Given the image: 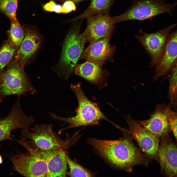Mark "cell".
I'll use <instances>...</instances> for the list:
<instances>
[{"instance_id": "1", "label": "cell", "mask_w": 177, "mask_h": 177, "mask_svg": "<svg viewBox=\"0 0 177 177\" xmlns=\"http://www.w3.org/2000/svg\"><path fill=\"white\" fill-rule=\"evenodd\" d=\"M124 135L117 140L90 138L88 142L113 166L128 172H131L136 165L147 166L150 159L141 153L130 137Z\"/></svg>"}, {"instance_id": "2", "label": "cell", "mask_w": 177, "mask_h": 177, "mask_svg": "<svg viewBox=\"0 0 177 177\" xmlns=\"http://www.w3.org/2000/svg\"><path fill=\"white\" fill-rule=\"evenodd\" d=\"M70 88L75 94L78 102V105L75 110L76 115L72 117L66 118L59 116L52 112L47 113L52 118L69 124L67 127L59 130V133L74 127L98 125L99 121L101 119L108 121L116 127H118V125L105 116L96 103L91 101L87 97L82 89L81 83L71 84Z\"/></svg>"}, {"instance_id": "3", "label": "cell", "mask_w": 177, "mask_h": 177, "mask_svg": "<svg viewBox=\"0 0 177 177\" xmlns=\"http://www.w3.org/2000/svg\"><path fill=\"white\" fill-rule=\"evenodd\" d=\"M20 63L13 59L0 76V102L11 95H26L38 91L25 74Z\"/></svg>"}, {"instance_id": "4", "label": "cell", "mask_w": 177, "mask_h": 177, "mask_svg": "<svg viewBox=\"0 0 177 177\" xmlns=\"http://www.w3.org/2000/svg\"><path fill=\"white\" fill-rule=\"evenodd\" d=\"M80 25L73 27L65 40L59 63V76L67 80L73 72L76 63L83 51L87 40L84 31L80 33Z\"/></svg>"}, {"instance_id": "5", "label": "cell", "mask_w": 177, "mask_h": 177, "mask_svg": "<svg viewBox=\"0 0 177 177\" xmlns=\"http://www.w3.org/2000/svg\"><path fill=\"white\" fill-rule=\"evenodd\" d=\"M176 3L167 4L160 0H139L134 2L124 13L112 17L114 24L129 20H142L164 13H170Z\"/></svg>"}, {"instance_id": "6", "label": "cell", "mask_w": 177, "mask_h": 177, "mask_svg": "<svg viewBox=\"0 0 177 177\" xmlns=\"http://www.w3.org/2000/svg\"><path fill=\"white\" fill-rule=\"evenodd\" d=\"M21 138L29 140L35 146L43 150H50L65 148L67 142L62 140L52 130L49 124H37L30 129H22Z\"/></svg>"}, {"instance_id": "7", "label": "cell", "mask_w": 177, "mask_h": 177, "mask_svg": "<svg viewBox=\"0 0 177 177\" xmlns=\"http://www.w3.org/2000/svg\"><path fill=\"white\" fill-rule=\"evenodd\" d=\"M21 145L27 150L34 153L44 161L47 167V177H66L67 165L64 149L43 150L37 147L29 140H23Z\"/></svg>"}, {"instance_id": "8", "label": "cell", "mask_w": 177, "mask_h": 177, "mask_svg": "<svg viewBox=\"0 0 177 177\" xmlns=\"http://www.w3.org/2000/svg\"><path fill=\"white\" fill-rule=\"evenodd\" d=\"M14 169L21 175L28 177H47V169L44 161L34 153L27 151H17L9 156Z\"/></svg>"}, {"instance_id": "9", "label": "cell", "mask_w": 177, "mask_h": 177, "mask_svg": "<svg viewBox=\"0 0 177 177\" xmlns=\"http://www.w3.org/2000/svg\"><path fill=\"white\" fill-rule=\"evenodd\" d=\"M124 118L129 127L127 132L132 136L146 156L150 159L157 161L160 137L135 121L130 115Z\"/></svg>"}, {"instance_id": "10", "label": "cell", "mask_w": 177, "mask_h": 177, "mask_svg": "<svg viewBox=\"0 0 177 177\" xmlns=\"http://www.w3.org/2000/svg\"><path fill=\"white\" fill-rule=\"evenodd\" d=\"M177 25L173 24L152 33L140 31L139 34L134 35L151 57L150 67L155 66L158 63L170 32Z\"/></svg>"}, {"instance_id": "11", "label": "cell", "mask_w": 177, "mask_h": 177, "mask_svg": "<svg viewBox=\"0 0 177 177\" xmlns=\"http://www.w3.org/2000/svg\"><path fill=\"white\" fill-rule=\"evenodd\" d=\"M20 98H17L8 116L0 118V142L12 139L11 133L13 130L18 128L30 129L34 122L33 117L27 116L23 112Z\"/></svg>"}, {"instance_id": "12", "label": "cell", "mask_w": 177, "mask_h": 177, "mask_svg": "<svg viewBox=\"0 0 177 177\" xmlns=\"http://www.w3.org/2000/svg\"><path fill=\"white\" fill-rule=\"evenodd\" d=\"M168 133L161 137L158 161L162 173L167 177H177V145Z\"/></svg>"}, {"instance_id": "13", "label": "cell", "mask_w": 177, "mask_h": 177, "mask_svg": "<svg viewBox=\"0 0 177 177\" xmlns=\"http://www.w3.org/2000/svg\"><path fill=\"white\" fill-rule=\"evenodd\" d=\"M111 37L102 38L90 43L83 50L80 59L102 65L106 61L113 62L116 47L110 44Z\"/></svg>"}, {"instance_id": "14", "label": "cell", "mask_w": 177, "mask_h": 177, "mask_svg": "<svg viewBox=\"0 0 177 177\" xmlns=\"http://www.w3.org/2000/svg\"><path fill=\"white\" fill-rule=\"evenodd\" d=\"M87 26L84 31L90 43L101 38L111 37L115 29L112 17L108 14H98L87 18Z\"/></svg>"}, {"instance_id": "15", "label": "cell", "mask_w": 177, "mask_h": 177, "mask_svg": "<svg viewBox=\"0 0 177 177\" xmlns=\"http://www.w3.org/2000/svg\"><path fill=\"white\" fill-rule=\"evenodd\" d=\"M103 65L86 61L82 64H76L73 72L101 89L107 85V79L109 76L108 72L103 68Z\"/></svg>"}, {"instance_id": "16", "label": "cell", "mask_w": 177, "mask_h": 177, "mask_svg": "<svg viewBox=\"0 0 177 177\" xmlns=\"http://www.w3.org/2000/svg\"><path fill=\"white\" fill-rule=\"evenodd\" d=\"M177 60V30L170 33L160 60L155 67L153 79L155 81L170 71Z\"/></svg>"}, {"instance_id": "17", "label": "cell", "mask_w": 177, "mask_h": 177, "mask_svg": "<svg viewBox=\"0 0 177 177\" xmlns=\"http://www.w3.org/2000/svg\"><path fill=\"white\" fill-rule=\"evenodd\" d=\"M165 104H158L150 118L137 121L143 127L155 135L160 137L171 132L169 121L165 111Z\"/></svg>"}, {"instance_id": "18", "label": "cell", "mask_w": 177, "mask_h": 177, "mask_svg": "<svg viewBox=\"0 0 177 177\" xmlns=\"http://www.w3.org/2000/svg\"><path fill=\"white\" fill-rule=\"evenodd\" d=\"M40 44V38L35 32L30 30H27L14 59L18 61L23 67L26 60L35 53Z\"/></svg>"}, {"instance_id": "19", "label": "cell", "mask_w": 177, "mask_h": 177, "mask_svg": "<svg viewBox=\"0 0 177 177\" xmlns=\"http://www.w3.org/2000/svg\"><path fill=\"white\" fill-rule=\"evenodd\" d=\"M114 0H90L87 9L79 15L72 19L71 21L87 18L98 14H108Z\"/></svg>"}, {"instance_id": "20", "label": "cell", "mask_w": 177, "mask_h": 177, "mask_svg": "<svg viewBox=\"0 0 177 177\" xmlns=\"http://www.w3.org/2000/svg\"><path fill=\"white\" fill-rule=\"evenodd\" d=\"M10 19L11 26L7 31V40L17 50L24 38L25 33L22 27L17 20Z\"/></svg>"}, {"instance_id": "21", "label": "cell", "mask_w": 177, "mask_h": 177, "mask_svg": "<svg viewBox=\"0 0 177 177\" xmlns=\"http://www.w3.org/2000/svg\"><path fill=\"white\" fill-rule=\"evenodd\" d=\"M168 77L169 83L168 98L172 107L177 108V60L172 66Z\"/></svg>"}, {"instance_id": "22", "label": "cell", "mask_w": 177, "mask_h": 177, "mask_svg": "<svg viewBox=\"0 0 177 177\" xmlns=\"http://www.w3.org/2000/svg\"><path fill=\"white\" fill-rule=\"evenodd\" d=\"M16 50L7 40L3 42L0 48V76L4 71L5 67L13 59Z\"/></svg>"}, {"instance_id": "23", "label": "cell", "mask_w": 177, "mask_h": 177, "mask_svg": "<svg viewBox=\"0 0 177 177\" xmlns=\"http://www.w3.org/2000/svg\"><path fill=\"white\" fill-rule=\"evenodd\" d=\"M18 7V0H0V13L10 19L17 20L16 11Z\"/></svg>"}, {"instance_id": "24", "label": "cell", "mask_w": 177, "mask_h": 177, "mask_svg": "<svg viewBox=\"0 0 177 177\" xmlns=\"http://www.w3.org/2000/svg\"><path fill=\"white\" fill-rule=\"evenodd\" d=\"M65 159L70 172L68 175L71 177H91L92 175L81 166L72 160L66 154Z\"/></svg>"}, {"instance_id": "25", "label": "cell", "mask_w": 177, "mask_h": 177, "mask_svg": "<svg viewBox=\"0 0 177 177\" xmlns=\"http://www.w3.org/2000/svg\"><path fill=\"white\" fill-rule=\"evenodd\" d=\"M165 111L168 117L172 132L177 142V112L173 111L172 107L166 104Z\"/></svg>"}, {"instance_id": "26", "label": "cell", "mask_w": 177, "mask_h": 177, "mask_svg": "<svg viewBox=\"0 0 177 177\" xmlns=\"http://www.w3.org/2000/svg\"><path fill=\"white\" fill-rule=\"evenodd\" d=\"M43 8L47 11L58 13H62V6L56 4L52 1H51L44 5Z\"/></svg>"}, {"instance_id": "27", "label": "cell", "mask_w": 177, "mask_h": 177, "mask_svg": "<svg viewBox=\"0 0 177 177\" xmlns=\"http://www.w3.org/2000/svg\"><path fill=\"white\" fill-rule=\"evenodd\" d=\"M75 3L69 0H66L62 6V13H67L76 10Z\"/></svg>"}, {"instance_id": "28", "label": "cell", "mask_w": 177, "mask_h": 177, "mask_svg": "<svg viewBox=\"0 0 177 177\" xmlns=\"http://www.w3.org/2000/svg\"><path fill=\"white\" fill-rule=\"evenodd\" d=\"M69 0L71 1L74 2L75 4L78 3L80 2L83 0Z\"/></svg>"}, {"instance_id": "29", "label": "cell", "mask_w": 177, "mask_h": 177, "mask_svg": "<svg viewBox=\"0 0 177 177\" xmlns=\"http://www.w3.org/2000/svg\"><path fill=\"white\" fill-rule=\"evenodd\" d=\"M2 162V157L0 155V164Z\"/></svg>"}]
</instances>
